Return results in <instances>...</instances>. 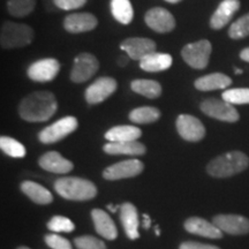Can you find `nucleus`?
I'll list each match as a JSON object with an SVG mask.
<instances>
[{
  "instance_id": "nucleus-1",
  "label": "nucleus",
  "mask_w": 249,
  "mask_h": 249,
  "mask_svg": "<svg viewBox=\"0 0 249 249\" xmlns=\"http://www.w3.org/2000/svg\"><path fill=\"white\" fill-rule=\"evenodd\" d=\"M57 108L58 103L53 93L42 90L26 96L18 105V113L29 123H44L53 117Z\"/></svg>"
},
{
  "instance_id": "nucleus-2",
  "label": "nucleus",
  "mask_w": 249,
  "mask_h": 249,
  "mask_svg": "<svg viewBox=\"0 0 249 249\" xmlns=\"http://www.w3.org/2000/svg\"><path fill=\"white\" fill-rule=\"evenodd\" d=\"M248 156L241 151H231L218 156L208 164L207 171L214 178H229L248 167Z\"/></svg>"
},
{
  "instance_id": "nucleus-3",
  "label": "nucleus",
  "mask_w": 249,
  "mask_h": 249,
  "mask_svg": "<svg viewBox=\"0 0 249 249\" xmlns=\"http://www.w3.org/2000/svg\"><path fill=\"white\" fill-rule=\"evenodd\" d=\"M59 195L71 201H88L97 195V188L91 181L82 178L64 177L54 182Z\"/></svg>"
},
{
  "instance_id": "nucleus-4",
  "label": "nucleus",
  "mask_w": 249,
  "mask_h": 249,
  "mask_svg": "<svg viewBox=\"0 0 249 249\" xmlns=\"http://www.w3.org/2000/svg\"><path fill=\"white\" fill-rule=\"evenodd\" d=\"M34 40L33 28L24 23L6 21L1 24L0 44L2 49L12 50L24 48Z\"/></svg>"
},
{
  "instance_id": "nucleus-5",
  "label": "nucleus",
  "mask_w": 249,
  "mask_h": 249,
  "mask_svg": "<svg viewBox=\"0 0 249 249\" xmlns=\"http://www.w3.org/2000/svg\"><path fill=\"white\" fill-rule=\"evenodd\" d=\"M211 51H213V46L209 40L201 39L183 46L181 55L188 66L195 70H204L209 64Z\"/></svg>"
},
{
  "instance_id": "nucleus-6",
  "label": "nucleus",
  "mask_w": 249,
  "mask_h": 249,
  "mask_svg": "<svg viewBox=\"0 0 249 249\" xmlns=\"http://www.w3.org/2000/svg\"><path fill=\"white\" fill-rule=\"evenodd\" d=\"M79 123L76 118L74 117H65L60 120L55 121L54 124L45 127L44 129L40 130L38 134V139L42 143L50 144V143H55L61 141L66 136L73 133L77 128Z\"/></svg>"
},
{
  "instance_id": "nucleus-7",
  "label": "nucleus",
  "mask_w": 249,
  "mask_h": 249,
  "mask_svg": "<svg viewBox=\"0 0 249 249\" xmlns=\"http://www.w3.org/2000/svg\"><path fill=\"white\" fill-rule=\"evenodd\" d=\"M99 68L97 58L88 52H83L74 59L71 71V80L74 83H83L95 75Z\"/></svg>"
},
{
  "instance_id": "nucleus-8",
  "label": "nucleus",
  "mask_w": 249,
  "mask_h": 249,
  "mask_svg": "<svg viewBox=\"0 0 249 249\" xmlns=\"http://www.w3.org/2000/svg\"><path fill=\"white\" fill-rule=\"evenodd\" d=\"M201 111L208 117L226 123H236L240 118L235 107L224 99L223 101L216 98L205 99L201 103Z\"/></svg>"
},
{
  "instance_id": "nucleus-9",
  "label": "nucleus",
  "mask_w": 249,
  "mask_h": 249,
  "mask_svg": "<svg viewBox=\"0 0 249 249\" xmlns=\"http://www.w3.org/2000/svg\"><path fill=\"white\" fill-rule=\"evenodd\" d=\"M60 71V62L57 59L45 58L37 60L28 67L27 74L30 80L35 82H50L54 80Z\"/></svg>"
},
{
  "instance_id": "nucleus-10",
  "label": "nucleus",
  "mask_w": 249,
  "mask_h": 249,
  "mask_svg": "<svg viewBox=\"0 0 249 249\" xmlns=\"http://www.w3.org/2000/svg\"><path fill=\"white\" fill-rule=\"evenodd\" d=\"M118 88L117 81L113 77L102 76L92 82L86 90V101L95 105L104 102L105 99L116 91Z\"/></svg>"
},
{
  "instance_id": "nucleus-11",
  "label": "nucleus",
  "mask_w": 249,
  "mask_h": 249,
  "mask_svg": "<svg viewBox=\"0 0 249 249\" xmlns=\"http://www.w3.org/2000/svg\"><path fill=\"white\" fill-rule=\"evenodd\" d=\"M144 170V164L139 160H127L107 167L103 172V177L107 180H120L134 178Z\"/></svg>"
},
{
  "instance_id": "nucleus-12",
  "label": "nucleus",
  "mask_w": 249,
  "mask_h": 249,
  "mask_svg": "<svg viewBox=\"0 0 249 249\" xmlns=\"http://www.w3.org/2000/svg\"><path fill=\"white\" fill-rule=\"evenodd\" d=\"M144 21L150 29L160 34L171 33L176 28V18L171 14V12L163 7L149 9L145 13Z\"/></svg>"
},
{
  "instance_id": "nucleus-13",
  "label": "nucleus",
  "mask_w": 249,
  "mask_h": 249,
  "mask_svg": "<svg viewBox=\"0 0 249 249\" xmlns=\"http://www.w3.org/2000/svg\"><path fill=\"white\" fill-rule=\"evenodd\" d=\"M176 124L179 135L186 141L198 142L205 136L203 124L191 114H180Z\"/></svg>"
},
{
  "instance_id": "nucleus-14",
  "label": "nucleus",
  "mask_w": 249,
  "mask_h": 249,
  "mask_svg": "<svg viewBox=\"0 0 249 249\" xmlns=\"http://www.w3.org/2000/svg\"><path fill=\"white\" fill-rule=\"evenodd\" d=\"M120 49L126 52L133 60L141 61L148 54L152 53L157 49L155 40L144 37H130L121 42Z\"/></svg>"
},
{
  "instance_id": "nucleus-15",
  "label": "nucleus",
  "mask_w": 249,
  "mask_h": 249,
  "mask_svg": "<svg viewBox=\"0 0 249 249\" xmlns=\"http://www.w3.org/2000/svg\"><path fill=\"white\" fill-rule=\"evenodd\" d=\"M213 223L222 232L232 235H242L249 233V219L239 214H218Z\"/></svg>"
},
{
  "instance_id": "nucleus-16",
  "label": "nucleus",
  "mask_w": 249,
  "mask_h": 249,
  "mask_svg": "<svg viewBox=\"0 0 249 249\" xmlns=\"http://www.w3.org/2000/svg\"><path fill=\"white\" fill-rule=\"evenodd\" d=\"M98 20L91 13H73L64 20L65 30L71 34H81L91 31L97 27Z\"/></svg>"
},
{
  "instance_id": "nucleus-17",
  "label": "nucleus",
  "mask_w": 249,
  "mask_h": 249,
  "mask_svg": "<svg viewBox=\"0 0 249 249\" xmlns=\"http://www.w3.org/2000/svg\"><path fill=\"white\" fill-rule=\"evenodd\" d=\"M240 8L239 0H223L210 18V27L214 30H219L231 21L236 12Z\"/></svg>"
},
{
  "instance_id": "nucleus-18",
  "label": "nucleus",
  "mask_w": 249,
  "mask_h": 249,
  "mask_svg": "<svg viewBox=\"0 0 249 249\" xmlns=\"http://www.w3.org/2000/svg\"><path fill=\"white\" fill-rule=\"evenodd\" d=\"M185 230L192 234L204 236L209 239H220L223 236V232L220 231L213 223L208 222L200 217H191L186 220Z\"/></svg>"
},
{
  "instance_id": "nucleus-19",
  "label": "nucleus",
  "mask_w": 249,
  "mask_h": 249,
  "mask_svg": "<svg viewBox=\"0 0 249 249\" xmlns=\"http://www.w3.org/2000/svg\"><path fill=\"white\" fill-rule=\"evenodd\" d=\"M39 166L48 172L55 174H66L73 170L74 165L57 151H49L39 158Z\"/></svg>"
},
{
  "instance_id": "nucleus-20",
  "label": "nucleus",
  "mask_w": 249,
  "mask_h": 249,
  "mask_svg": "<svg viewBox=\"0 0 249 249\" xmlns=\"http://www.w3.org/2000/svg\"><path fill=\"white\" fill-rule=\"evenodd\" d=\"M120 220L123 224L124 233L130 240H136L140 238L139 233V213L138 209L132 203L126 202L121 204L120 208Z\"/></svg>"
},
{
  "instance_id": "nucleus-21",
  "label": "nucleus",
  "mask_w": 249,
  "mask_h": 249,
  "mask_svg": "<svg viewBox=\"0 0 249 249\" xmlns=\"http://www.w3.org/2000/svg\"><path fill=\"white\" fill-rule=\"evenodd\" d=\"M91 218L96 232L107 240H114L118 236L116 224L107 213L101 209H93L91 211Z\"/></svg>"
},
{
  "instance_id": "nucleus-22",
  "label": "nucleus",
  "mask_w": 249,
  "mask_h": 249,
  "mask_svg": "<svg viewBox=\"0 0 249 249\" xmlns=\"http://www.w3.org/2000/svg\"><path fill=\"white\" fill-rule=\"evenodd\" d=\"M173 58L169 53H160V52H152L140 61V67L143 71L149 73H158L169 70L172 66Z\"/></svg>"
},
{
  "instance_id": "nucleus-23",
  "label": "nucleus",
  "mask_w": 249,
  "mask_h": 249,
  "mask_svg": "<svg viewBox=\"0 0 249 249\" xmlns=\"http://www.w3.org/2000/svg\"><path fill=\"white\" fill-rule=\"evenodd\" d=\"M108 155H128V156H141L144 155L147 149L145 145L139 141L128 142H108L103 147Z\"/></svg>"
},
{
  "instance_id": "nucleus-24",
  "label": "nucleus",
  "mask_w": 249,
  "mask_h": 249,
  "mask_svg": "<svg viewBox=\"0 0 249 249\" xmlns=\"http://www.w3.org/2000/svg\"><path fill=\"white\" fill-rule=\"evenodd\" d=\"M232 80L225 74L213 73L209 75L198 77L195 81V88L200 91H211V90L225 89L231 86Z\"/></svg>"
},
{
  "instance_id": "nucleus-25",
  "label": "nucleus",
  "mask_w": 249,
  "mask_h": 249,
  "mask_svg": "<svg viewBox=\"0 0 249 249\" xmlns=\"http://www.w3.org/2000/svg\"><path fill=\"white\" fill-rule=\"evenodd\" d=\"M141 129L135 126H129V124H123V126L112 127L105 133V139L108 142H128V141H138L141 138Z\"/></svg>"
},
{
  "instance_id": "nucleus-26",
  "label": "nucleus",
  "mask_w": 249,
  "mask_h": 249,
  "mask_svg": "<svg viewBox=\"0 0 249 249\" xmlns=\"http://www.w3.org/2000/svg\"><path fill=\"white\" fill-rule=\"evenodd\" d=\"M21 191L26 194L31 201L37 204H49L53 201L51 192L45 187L33 181H24L21 183Z\"/></svg>"
},
{
  "instance_id": "nucleus-27",
  "label": "nucleus",
  "mask_w": 249,
  "mask_h": 249,
  "mask_svg": "<svg viewBox=\"0 0 249 249\" xmlns=\"http://www.w3.org/2000/svg\"><path fill=\"white\" fill-rule=\"evenodd\" d=\"M130 88L134 92L151 99L158 98L161 95V86L155 80H134L130 83Z\"/></svg>"
},
{
  "instance_id": "nucleus-28",
  "label": "nucleus",
  "mask_w": 249,
  "mask_h": 249,
  "mask_svg": "<svg viewBox=\"0 0 249 249\" xmlns=\"http://www.w3.org/2000/svg\"><path fill=\"white\" fill-rule=\"evenodd\" d=\"M111 12L121 24H129L133 21L134 9L129 0H111Z\"/></svg>"
},
{
  "instance_id": "nucleus-29",
  "label": "nucleus",
  "mask_w": 249,
  "mask_h": 249,
  "mask_svg": "<svg viewBox=\"0 0 249 249\" xmlns=\"http://www.w3.org/2000/svg\"><path fill=\"white\" fill-rule=\"evenodd\" d=\"M129 120L134 124H152L160 118V111L157 107H142L134 108L129 113Z\"/></svg>"
},
{
  "instance_id": "nucleus-30",
  "label": "nucleus",
  "mask_w": 249,
  "mask_h": 249,
  "mask_svg": "<svg viewBox=\"0 0 249 249\" xmlns=\"http://www.w3.org/2000/svg\"><path fill=\"white\" fill-rule=\"evenodd\" d=\"M36 0H8L7 11L12 17L23 18L33 13Z\"/></svg>"
},
{
  "instance_id": "nucleus-31",
  "label": "nucleus",
  "mask_w": 249,
  "mask_h": 249,
  "mask_svg": "<svg viewBox=\"0 0 249 249\" xmlns=\"http://www.w3.org/2000/svg\"><path fill=\"white\" fill-rule=\"evenodd\" d=\"M0 148L9 157L22 158L26 156V148L22 143H20L13 138H9V136L0 138Z\"/></svg>"
},
{
  "instance_id": "nucleus-32",
  "label": "nucleus",
  "mask_w": 249,
  "mask_h": 249,
  "mask_svg": "<svg viewBox=\"0 0 249 249\" xmlns=\"http://www.w3.org/2000/svg\"><path fill=\"white\" fill-rule=\"evenodd\" d=\"M223 99L232 105L249 104V88L230 89L223 92Z\"/></svg>"
},
{
  "instance_id": "nucleus-33",
  "label": "nucleus",
  "mask_w": 249,
  "mask_h": 249,
  "mask_svg": "<svg viewBox=\"0 0 249 249\" xmlns=\"http://www.w3.org/2000/svg\"><path fill=\"white\" fill-rule=\"evenodd\" d=\"M229 36L232 39H241L249 36V13L232 23L229 29Z\"/></svg>"
},
{
  "instance_id": "nucleus-34",
  "label": "nucleus",
  "mask_w": 249,
  "mask_h": 249,
  "mask_svg": "<svg viewBox=\"0 0 249 249\" xmlns=\"http://www.w3.org/2000/svg\"><path fill=\"white\" fill-rule=\"evenodd\" d=\"M48 227L50 231L52 232H65L70 233L73 232L74 229H75V225H74L73 222L68 218L64 216H54L51 218V220L48 223Z\"/></svg>"
},
{
  "instance_id": "nucleus-35",
  "label": "nucleus",
  "mask_w": 249,
  "mask_h": 249,
  "mask_svg": "<svg viewBox=\"0 0 249 249\" xmlns=\"http://www.w3.org/2000/svg\"><path fill=\"white\" fill-rule=\"evenodd\" d=\"M77 249H107L104 242L92 235L79 236L74 240Z\"/></svg>"
},
{
  "instance_id": "nucleus-36",
  "label": "nucleus",
  "mask_w": 249,
  "mask_h": 249,
  "mask_svg": "<svg viewBox=\"0 0 249 249\" xmlns=\"http://www.w3.org/2000/svg\"><path fill=\"white\" fill-rule=\"evenodd\" d=\"M45 242L52 249H73L71 248V242L67 239L62 238V236L58 234H51V233L46 234Z\"/></svg>"
},
{
  "instance_id": "nucleus-37",
  "label": "nucleus",
  "mask_w": 249,
  "mask_h": 249,
  "mask_svg": "<svg viewBox=\"0 0 249 249\" xmlns=\"http://www.w3.org/2000/svg\"><path fill=\"white\" fill-rule=\"evenodd\" d=\"M54 5L64 11H73L81 8L87 4V0H53Z\"/></svg>"
},
{
  "instance_id": "nucleus-38",
  "label": "nucleus",
  "mask_w": 249,
  "mask_h": 249,
  "mask_svg": "<svg viewBox=\"0 0 249 249\" xmlns=\"http://www.w3.org/2000/svg\"><path fill=\"white\" fill-rule=\"evenodd\" d=\"M179 249H220V248L213 245L201 244V242H195V241H186L180 245Z\"/></svg>"
},
{
  "instance_id": "nucleus-39",
  "label": "nucleus",
  "mask_w": 249,
  "mask_h": 249,
  "mask_svg": "<svg viewBox=\"0 0 249 249\" xmlns=\"http://www.w3.org/2000/svg\"><path fill=\"white\" fill-rule=\"evenodd\" d=\"M129 55H121V57H119V59H118V65H119L120 67H124L128 65V60H129Z\"/></svg>"
},
{
  "instance_id": "nucleus-40",
  "label": "nucleus",
  "mask_w": 249,
  "mask_h": 249,
  "mask_svg": "<svg viewBox=\"0 0 249 249\" xmlns=\"http://www.w3.org/2000/svg\"><path fill=\"white\" fill-rule=\"evenodd\" d=\"M240 58L244 61L249 62V48H246L240 52Z\"/></svg>"
},
{
  "instance_id": "nucleus-41",
  "label": "nucleus",
  "mask_w": 249,
  "mask_h": 249,
  "mask_svg": "<svg viewBox=\"0 0 249 249\" xmlns=\"http://www.w3.org/2000/svg\"><path fill=\"white\" fill-rule=\"evenodd\" d=\"M143 218H144V220H143V227H144L145 230H148L149 227H150V225H151L150 218H149V216H148L147 213L143 214Z\"/></svg>"
},
{
  "instance_id": "nucleus-42",
  "label": "nucleus",
  "mask_w": 249,
  "mask_h": 249,
  "mask_svg": "<svg viewBox=\"0 0 249 249\" xmlns=\"http://www.w3.org/2000/svg\"><path fill=\"white\" fill-rule=\"evenodd\" d=\"M120 208H121V205H119V207H117V205H116V207H114V205H112V204H108L107 205V209L110 210L111 213H116V211L118 209H120Z\"/></svg>"
},
{
  "instance_id": "nucleus-43",
  "label": "nucleus",
  "mask_w": 249,
  "mask_h": 249,
  "mask_svg": "<svg viewBox=\"0 0 249 249\" xmlns=\"http://www.w3.org/2000/svg\"><path fill=\"white\" fill-rule=\"evenodd\" d=\"M165 1L171 2V4H178V2L181 1V0H165Z\"/></svg>"
},
{
  "instance_id": "nucleus-44",
  "label": "nucleus",
  "mask_w": 249,
  "mask_h": 249,
  "mask_svg": "<svg viewBox=\"0 0 249 249\" xmlns=\"http://www.w3.org/2000/svg\"><path fill=\"white\" fill-rule=\"evenodd\" d=\"M155 233H156V235H160V229H158V226L155 227Z\"/></svg>"
},
{
  "instance_id": "nucleus-45",
  "label": "nucleus",
  "mask_w": 249,
  "mask_h": 249,
  "mask_svg": "<svg viewBox=\"0 0 249 249\" xmlns=\"http://www.w3.org/2000/svg\"><path fill=\"white\" fill-rule=\"evenodd\" d=\"M234 71L236 74H241L242 73V70H240V68H234Z\"/></svg>"
},
{
  "instance_id": "nucleus-46",
  "label": "nucleus",
  "mask_w": 249,
  "mask_h": 249,
  "mask_svg": "<svg viewBox=\"0 0 249 249\" xmlns=\"http://www.w3.org/2000/svg\"><path fill=\"white\" fill-rule=\"evenodd\" d=\"M18 249H30V248H28V247H24V246H22V247H18Z\"/></svg>"
}]
</instances>
